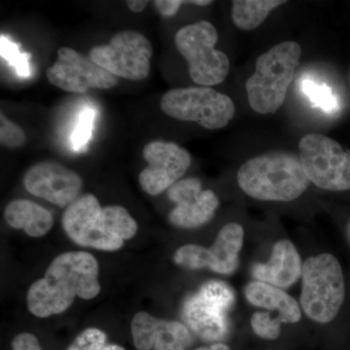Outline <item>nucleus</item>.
I'll use <instances>...</instances> for the list:
<instances>
[{"instance_id": "obj_19", "label": "nucleus", "mask_w": 350, "mask_h": 350, "mask_svg": "<svg viewBox=\"0 0 350 350\" xmlns=\"http://www.w3.org/2000/svg\"><path fill=\"white\" fill-rule=\"evenodd\" d=\"M4 217L9 226L24 230L32 238L45 236L54 225L52 213L29 200L18 199L9 202Z\"/></svg>"}, {"instance_id": "obj_5", "label": "nucleus", "mask_w": 350, "mask_h": 350, "mask_svg": "<svg viewBox=\"0 0 350 350\" xmlns=\"http://www.w3.org/2000/svg\"><path fill=\"white\" fill-rule=\"evenodd\" d=\"M345 296L344 273L337 258L322 253L306 260L301 273V306L308 319L320 324L333 321Z\"/></svg>"}, {"instance_id": "obj_7", "label": "nucleus", "mask_w": 350, "mask_h": 350, "mask_svg": "<svg viewBox=\"0 0 350 350\" xmlns=\"http://www.w3.org/2000/svg\"><path fill=\"white\" fill-rule=\"evenodd\" d=\"M160 107L172 118L195 122L207 130L225 128L236 113L230 96L209 87L170 90L163 94Z\"/></svg>"}, {"instance_id": "obj_27", "label": "nucleus", "mask_w": 350, "mask_h": 350, "mask_svg": "<svg viewBox=\"0 0 350 350\" xmlns=\"http://www.w3.org/2000/svg\"><path fill=\"white\" fill-rule=\"evenodd\" d=\"M1 50L2 56H5L6 59L15 66L19 75H29V64L25 57L27 56L19 54L17 47L14 44L8 42L3 36H1Z\"/></svg>"}, {"instance_id": "obj_32", "label": "nucleus", "mask_w": 350, "mask_h": 350, "mask_svg": "<svg viewBox=\"0 0 350 350\" xmlns=\"http://www.w3.org/2000/svg\"><path fill=\"white\" fill-rule=\"evenodd\" d=\"M189 3L195 4L198 6H207L213 4V1H211V0H192V1H189Z\"/></svg>"}, {"instance_id": "obj_17", "label": "nucleus", "mask_w": 350, "mask_h": 350, "mask_svg": "<svg viewBox=\"0 0 350 350\" xmlns=\"http://www.w3.org/2000/svg\"><path fill=\"white\" fill-rule=\"evenodd\" d=\"M243 239V226L239 223L225 225L211 247L206 248V269L219 275H231L236 271Z\"/></svg>"}, {"instance_id": "obj_34", "label": "nucleus", "mask_w": 350, "mask_h": 350, "mask_svg": "<svg viewBox=\"0 0 350 350\" xmlns=\"http://www.w3.org/2000/svg\"><path fill=\"white\" fill-rule=\"evenodd\" d=\"M349 81H350V73H349Z\"/></svg>"}, {"instance_id": "obj_14", "label": "nucleus", "mask_w": 350, "mask_h": 350, "mask_svg": "<svg viewBox=\"0 0 350 350\" xmlns=\"http://www.w3.org/2000/svg\"><path fill=\"white\" fill-rule=\"evenodd\" d=\"M167 196L175 204L169 215L170 222L184 229L206 224L219 207L217 195L213 190H202V181L197 177L177 181L167 190Z\"/></svg>"}, {"instance_id": "obj_11", "label": "nucleus", "mask_w": 350, "mask_h": 350, "mask_svg": "<svg viewBox=\"0 0 350 350\" xmlns=\"http://www.w3.org/2000/svg\"><path fill=\"white\" fill-rule=\"evenodd\" d=\"M46 76L51 84L73 94L112 89L119 83L118 77L70 47L57 50L56 62L46 70Z\"/></svg>"}, {"instance_id": "obj_20", "label": "nucleus", "mask_w": 350, "mask_h": 350, "mask_svg": "<svg viewBox=\"0 0 350 350\" xmlns=\"http://www.w3.org/2000/svg\"><path fill=\"white\" fill-rule=\"evenodd\" d=\"M283 0H234L232 20L243 31H253L265 22L273 9L286 4Z\"/></svg>"}, {"instance_id": "obj_22", "label": "nucleus", "mask_w": 350, "mask_h": 350, "mask_svg": "<svg viewBox=\"0 0 350 350\" xmlns=\"http://www.w3.org/2000/svg\"><path fill=\"white\" fill-rule=\"evenodd\" d=\"M301 90L312 103L324 111L328 113L337 111L338 100L334 96L330 88L327 87L326 85H319L312 80H306L301 83Z\"/></svg>"}, {"instance_id": "obj_8", "label": "nucleus", "mask_w": 350, "mask_h": 350, "mask_svg": "<svg viewBox=\"0 0 350 350\" xmlns=\"http://www.w3.org/2000/svg\"><path fill=\"white\" fill-rule=\"evenodd\" d=\"M299 157L306 176L323 190H350V151L336 140L308 133L299 144Z\"/></svg>"}, {"instance_id": "obj_18", "label": "nucleus", "mask_w": 350, "mask_h": 350, "mask_svg": "<svg viewBox=\"0 0 350 350\" xmlns=\"http://www.w3.org/2000/svg\"><path fill=\"white\" fill-rule=\"evenodd\" d=\"M244 295L251 305L278 312L282 323H297L301 319L298 301L280 288L255 280L246 285Z\"/></svg>"}, {"instance_id": "obj_33", "label": "nucleus", "mask_w": 350, "mask_h": 350, "mask_svg": "<svg viewBox=\"0 0 350 350\" xmlns=\"http://www.w3.org/2000/svg\"><path fill=\"white\" fill-rule=\"evenodd\" d=\"M347 239H349V243H350V221L349 222V224H347Z\"/></svg>"}, {"instance_id": "obj_26", "label": "nucleus", "mask_w": 350, "mask_h": 350, "mask_svg": "<svg viewBox=\"0 0 350 350\" xmlns=\"http://www.w3.org/2000/svg\"><path fill=\"white\" fill-rule=\"evenodd\" d=\"M94 113L92 109H87L83 112L78 122L76 130L73 133L72 142L76 149L82 148L87 144L88 140L91 137L92 126H93Z\"/></svg>"}, {"instance_id": "obj_12", "label": "nucleus", "mask_w": 350, "mask_h": 350, "mask_svg": "<svg viewBox=\"0 0 350 350\" xmlns=\"http://www.w3.org/2000/svg\"><path fill=\"white\" fill-rule=\"evenodd\" d=\"M142 155L148 165L140 172L138 181L142 190L151 196L162 194L181 180L192 163L186 149L162 140L145 145Z\"/></svg>"}, {"instance_id": "obj_21", "label": "nucleus", "mask_w": 350, "mask_h": 350, "mask_svg": "<svg viewBox=\"0 0 350 350\" xmlns=\"http://www.w3.org/2000/svg\"><path fill=\"white\" fill-rule=\"evenodd\" d=\"M68 350H126L118 345L107 344V334L98 328H88L80 333Z\"/></svg>"}, {"instance_id": "obj_10", "label": "nucleus", "mask_w": 350, "mask_h": 350, "mask_svg": "<svg viewBox=\"0 0 350 350\" xmlns=\"http://www.w3.org/2000/svg\"><path fill=\"white\" fill-rule=\"evenodd\" d=\"M153 46L144 34L125 29L107 44L90 50V59L116 77L139 81L148 77Z\"/></svg>"}, {"instance_id": "obj_23", "label": "nucleus", "mask_w": 350, "mask_h": 350, "mask_svg": "<svg viewBox=\"0 0 350 350\" xmlns=\"http://www.w3.org/2000/svg\"><path fill=\"white\" fill-rule=\"evenodd\" d=\"M174 261L177 266L193 271L206 269V247L186 244L175 251Z\"/></svg>"}, {"instance_id": "obj_30", "label": "nucleus", "mask_w": 350, "mask_h": 350, "mask_svg": "<svg viewBox=\"0 0 350 350\" xmlns=\"http://www.w3.org/2000/svg\"><path fill=\"white\" fill-rule=\"evenodd\" d=\"M126 4L131 12L142 13L148 5L149 1H147V0H128V1H126Z\"/></svg>"}, {"instance_id": "obj_2", "label": "nucleus", "mask_w": 350, "mask_h": 350, "mask_svg": "<svg viewBox=\"0 0 350 350\" xmlns=\"http://www.w3.org/2000/svg\"><path fill=\"white\" fill-rule=\"evenodd\" d=\"M63 227L75 243L103 251L120 250L137 232V221L125 207L101 206L93 194L80 196L66 207Z\"/></svg>"}, {"instance_id": "obj_15", "label": "nucleus", "mask_w": 350, "mask_h": 350, "mask_svg": "<svg viewBox=\"0 0 350 350\" xmlns=\"http://www.w3.org/2000/svg\"><path fill=\"white\" fill-rule=\"evenodd\" d=\"M131 335L137 350H187L193 344L192 335L185 324L158 319L144 312L133 317Z\"/></svg>"}, {"instance_id": "obj_31", "label": "nucleus", "mask_w": 350, "mask_h": 350, "mask_svg": "<svg viewBox=\"0 0 350 350\" xmlns=\"http://www.w3.org/2000/svg\"><path fill=\"white\" fill-rule=\"evenodd\" d=\"M194 350H230V347L227 345L222 344V342H216L211 347H200V349Z\"/></svg>"}, {"instance_id": "obj_9", "label": "nucleus", "mask_w": 350, "mask_h": 350, "mask_svg": "<svg viewBox=\"0 0 350 350\" xmlns=\"http://www.w3.org/2000/svg\"><path fill=\"white\" fill-rule=\"evenodd\" d=\"M234 301V292L229 284L211 280L184 303V320L202 340L220 342L229 333L227 312Z\"/></svg>"}, {"instance_id": "obj_1", "label": "nucleus", "mask_w": 350, "mask_h": 350, "mask_svg": "<svg viewBox=\"0 0 350 350\" xmlns=\"http://www.w3.org/2000/svg\"><path fill=\"white\" fill-rule=\"evenodd\" d=\"M100 292L98 262L84 251H70L55 258L45 275L32 283L27 295L29 312L40 319L66 312L76 297L92 300Z\"/></svg>"}, {"instance_id": "obj_6", "label": "nucleus", "mask_w": 350, "mask_h": 350, "mask_svg": "<svg viewBox=\"0 0 350 350\" xmlns=\"http://www.w3.org/2000/svg\"><path fill=\"white\" fill-rule=\"evenodd\" d=\"M217 41L218 32L207 21L185 25L175 33V47L187 61L191 79L200 86L221 84L229 75V57L215 49Z\"/></svg>"}, {"instance_id": "obj_4", "label": "nucleus", "mask_w": 350, "mask_h": 350, "mask_svg": "<svg viewBox=\"0 0 350 350\" xmlns=\"http://www.w3.org/2000/svg\"><path fill=\"white\" fill-rule=\"evenodd\" d=\"M301 56L298 43L285 41L258 57L254 73L245 83L248 103L255 112L273 114L282 107Z\"/></svg>"}, {"instance_id": "obj_25", "label": "nucleus", "mask_w": 350, "mask_h": 350, "mask_svg": "<svg viewBox=\"0 0 350 350\" xmlns=\"http://www.w3.org/2000/svg\"><path fill=\"white\" fill-rule=\"evenodd\" d=\"M27 140L25 131L7 118L3 112L0 113V144L2 146L9 149H17L24 146Z\"/></svg>"}, {"instance_id": "obj_3", "label": "nucleus", "mask_w": 350, "mask_h": 350, "mask_svg": "<svg viewBox=\"0 0 350 350\" xmlns=\"http://www.w3.org/2000/svg\"><path fill=\"white\" fill-rule=\"evenodd\" d=\"M238 183L246 195L267 202H291L310 186L300 157L273 151L250 159L239 167Z\"/></svg>"}, {"instance_id": "obj_24", "label": "nucleus", "mask_w": 350, "mask_h": 350, "mask_svg": "<svg viewBox=\"0 0 350 350\" xmlns=\"http://www.w3.org/2000/svg\"><path fill=\"white\" fill-rule=\"evenodd\" d=\"M282 321L278 317L273 319L269 312L253 313L250 320L251 328L258 337L264 340H276L282 333Z\"/></svg>"}, {"instance_id": "obj_28", "label": "nucleus", "mask_w": 350, "mask_h": 350, "mask_svg": "<svg viewBox=\"0 0 350 350\" xmlns=\"http://www.w3.org/2000/svg\"><path fill=\"white\" fill-rule=\"evenodd\" d=\"M11 350H42L38 338L31 333H22L16 336Z\"/></svg>"}, {"instance_id": "obj_29", "label": "nucleus", "mask_w": 350, "mask_h": 350, "mask_svg": "<svg viewBox=\"0 0 350 350\" xmlns=\"http://www.w3.org/2000/svg\"><path fill=\"white\" fill-rule=\"evenodd\" d=\"M189 3V1L182 0H155L154 6L163 17H172L178 12L182 4Z\"/></svg>"}, {"instance_id": "obj_13", "label": "nucleus", "mask_w": 350, "mask_h": 350, "mask_svg": "<svg viewBox=\"0 0 350 350\" xmlns=\"http://www.w3.org/2000/svg\"><path fill=\"white\" fill-rule=\"evenodd\" d=\"M24 186L29 194L61 207H68L81 194L79 174L54 161H44L25 172Z\"/></svg>"}, {"instance_id": "obj_16", "label": "nucleus", "mask_w": 350, "mask_h": 350, "mask_svg": "<svg viewBox=\"0 0 350 350\" xmlns=\"http://www.w3.org/2000/svg\"><path fill=\"white\" fill-rule=\"evenodd\" d=\"M303 262L298 250L288 239L276 241L267 262L255 264L252 275L257 282L285 289L292 286L301 276Z\"/></svg>"}]
</instances>
